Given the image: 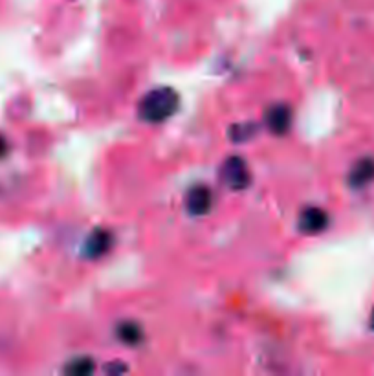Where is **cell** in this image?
Listing matches in <instances>:
<instances>
[{
    "label": "cell",
    "instance_id": "obj_9",
    "mask_svg": "<svg viewBox=\"0 0 374 376\" xmlns=\"http://www.w3.org/2000/svg\"><path fill=\"white\" fill-rule=\"evenodd\" d=\"M66 373L74 376H88L94 373V362L90 358H77V360L70 362Z\"/></svg>",
    "mask_w": 374,
    "mask_h": 376
},
{
    "label": "cell",
    "instance_id": "obj_4",
    "mask_svg": "<svg viewBox=\"0 0 374 376\" xmlns=\"http://www.w3.org/2000/svg\"><path fill=\"white\" fill-rule=\"evenodd\" d=\"M326 224H328V215L323 210H319V208H306L301 213L299 230L308 233V235H315V233L323 231Z\"/></svg>",
    "mask_w": 374,
    "mask_h": 376
},
{
    "label": "cell",
    "instance_id": "obj_11",
    "mask_svg": "<svg viewBox=\"0 0 374 376\" xmlns=\"http://www.w3.org/2000/svg\"><path fill=\"white\" fill-rule=\"evenodd\" d=\"M235 130H239V129H237V127H235ZM253 130H255V129H253V127H251V125H248V129L244 130V135H246L248 138H250V136L253 135ZM233 138H235L237 141H242V140H244V136H239V135H237V132H233Z\"/></svg>",
    "mask_w": 374,
    "mask_h": 376
},
{
    "label": "cell",
    "instance_id": "obj_2",
    "mask_svg": "<svg viewBox=\"0 0 374 376\" xmlns=\"http://www.w3.org/2000/svg\"><path fill=\"white\" fill-rule=\"evenodd\" d=\"M222 180L226 186L235 191L246 189L250 186V171H248L246 161L239 156H231L222 166Z\"/></svg>",
    "mask_w": 374,
    "mask_h": 376
},
{
    "label": "cell",
    "instance_id": "obj_12",
    "mask_svg": "<svg viewBox=\"0 0 374 376\" xmlns=\"http://www.w3.org/2000/svg\"><path fill=\"white\" fill-rule=\"evenodd\" d=\"M4 152H6V141H4V138L0 136V156L4 155Z\"/></svg>",
    "mask_w": 374,
    "mask_h": 376
},
{
    "label": "cell",
    "instance_id": "obj_8",
    "mask_svg": "<svg viewBox=\"0 0 374 376\" xmlns=\"http://www.w3.org/2000/svg\"><path fill=\"white\" fill-rule=\"evenodd\" d=\"M118 336L124 344L128 345H136L141 339V330L136 323L132 321H125L118 327Z\"/></svg>",
    "mask_w": 374,
    "mask_h": 376
},
{
    "label": "cell",
    "instance_id": "obj_6",
    "mask_svg": "<svg viewBox=\"0 0 374 376\" xmlns=\"http://www.w3.org/2000/svg\"><path fill=\"white\" fill-rule=\"evenodd\" d=\"M110 244H112V237H110V233L97 228V230L92 231L90 237L86 239L85 244L86 257L90 259L101 257V255H105V253L110 250Z\"/></svg>",
    "mask_w": 374,
    "mask_h": 376
},
{
    "label": "cell",
    "instance_id": "obj_3",
    "mask_svg": "<svg viewBox=\"0 0 374 376\" xmlns=\"http://www.w3.org/2000/svg\"><path fill=\"white\" fill-rule=\"evenodd\" d=\"M211 204H213V195H211V189L206 188V186H195L187 193L186 208L191 215H206L211 210Z\"/></svg>",
    "mask_w": 374,
    "mask_h": 376
},
{
    "label": "cell",
    "instance_id": "obj_10",
    "mask_svg": "<svg viewBox=\"0 0 374 376\" xmlns=\"http://www.w3.org/2000/svg\"><path fill=\"white\" fill-rule=\"evenodd\" d=\"M127 371V367L124 366V364H119V362H116V364H110V366L107 367V373H125Z\"/></svg>",
    "mask_w": 374,
    "mask_h": 376
},
{
    "label": "cell",
    "instance_id": "obj_5",
    "mask_svg": "<svg viewBox=\"0 0 374 376\" xmlns=\"http://www.w3.org/2000/svg\"><path fill=\"white\" fill-rule=\"evenodd\" d=\"M290 123H292V112L286 105H275L266 112V125L273 135L288 132Z\"/></svg>",
    "mask_w": 374,
    "mask_h": 376
},
{
    "label": "cell",
    "instance_id": "obj_13",
    "mask_svg": "<svg viewBox=\"0 0 374 376\" xmlns=\"http://www.w3.org/2000/svg\"><path fill=\"white\" fill-rule=\"evenodd\" d=\"M371 327L374 328V310H373V314H371Z\"/></svg>",
    "mask_w": 374,
    "mask_h": 376
},
{
    "label": "cell",
    "instance_id": "obj_1",
    "mask_svg": "<svg viewBox=\"0 0 374 376\" xmlns=\"http://www.w3.org/2000/svg\"><path fill=\"white\" fill-rule=\"evenodd\" d=\"M178 108V94L173 88H156L150 90L139 103V116L149 123H160L171 118Z\"/></svg>",
    "mask_w": 374,
    "mask_h": 376
},
{
    "label": "cell",
    "instance_id": "obj_7",
    "mask_svg": "<svg viewBox=\"0 0 374 376\" xmlns=\"http://www.w3.org/2000/svg\"><path fill=\"white\" fill-rule=\"evenodd\" d=\"M374 178V160L371 158H364V160H360L356 166L353 167V171H351V186L354 188H362L365 184H369L371 180Z\"/></svg>",
    "mask_w": 374,
    "mask_h": 376
}]
</instances>
